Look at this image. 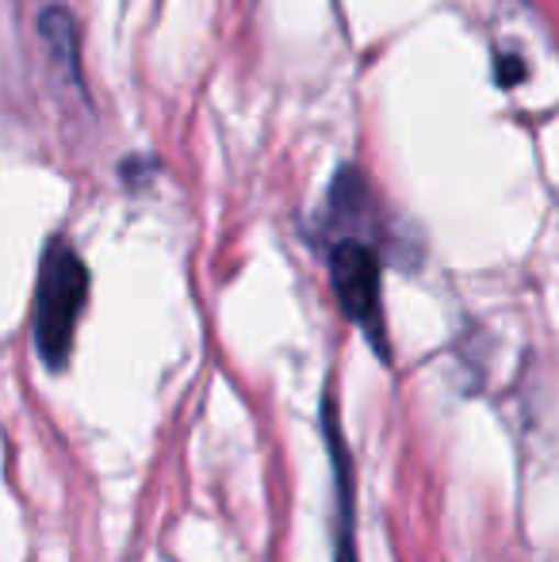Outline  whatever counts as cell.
I'll list each match as a JSON object with an SVG mask.
<instances>
[{
	"label": "cell",
	"mask_w": 559,
	"mask_h": 562,
	"mask_svg": "<svg viewBox=\"0 0 559 562\" xmlns=\"http://www.w3.org/2000/svg\"><path fill=\"white\" fill-rule=\"evenodd\" d=\"M85 303H89V268L74 245L54 237L38 265L35 311H31V340L38 360L51 371H62L69 363Z\"/></svg>",
	"instance_id": "1"
},
{
	"label": "cell",
	"mask_w": 559,
	"mask_h": 562,
	"mask_svg": "<svg viewBox=\"0 0 559 562\" xmlns=\"http://www.w3.org/2000/svg\"><path fill=\"white\" fill-rule=\"evenodd\" d=\"M329 288L342 314L388 360V322H383V260L365 237H337L329 245Z\"/></svg>",
	"instance_id": "2"
},
{
	"label": "cell",
	"mask_w": 559,
	"mask_h": 562,
	"mask_svg": "<svg viewBox=\"0 0 559 562\" xmlns=\"http://www.w3.org/2000/svg\"><path fill=\"white\" fill-rule=\"evenodd\" d=\"M322 440L329 451V467H334V490H337V562H357V474H353V456L342 432V414H337V398L322 391Z\"/></svg>",
	"instance_id": "3"
},
{
	"label": "cell",
	"mask_w": 559,
	"mask_h": 562,
	"mask_svg": "<svg viewBox=\"0 0 559 562\" xmlns=\"http://www.w3.org/2000/svg\"><path fill=\"white\" fill-rule=\"evenodd\" d=\"M38 35H43L46 50H51L54 66L69 77L74 85H81V58H77V27L74 15L66 8H46L38 15Z\"/></svg>",
	"instance_id": "4"
}]
</instances>
